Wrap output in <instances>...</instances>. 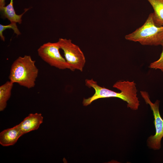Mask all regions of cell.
Masks as SVG:
<instances>
[{"label": "cell", "mask_w": 163, "mask_h": 163, "mask_svg": "<svg viewBox=\"0 0 163 163\" xmlns=\"http://www.w3.org/2000/svg\"><path fill=\"white\" fill-rule=\"evenodd\" d=\"M85 83L87 86L94 90L95 93L90 97L84 98L82 103L84 106L90 105L99 99L112 97L118 98L126 102L127 107L133 110H137L140 105L136 84L134 81L120 80L115 82L113 87L120 90V92L102 87L92 79H86Z\"/></svg>", "instance_id": "1"}, {"label": "cell", "mask_w": 163, "mask_h": 163, "mask_svg": "<svg viewBox=\"0 0 163 163\" xmlns=\"http://www.w3.org/2000/svg\"><path fill=\"white\" fill-rule=\"evenodd\" d=\"M35 62L29 55L19 57L11 66L9 80L28 89L34 87L39 73Z\"/></svg>", "instance_id": "2"}, {"label": "cell", "mask_w": 163, "mask_h": 163, "mask_svg": "<svg viewBox=\"0 0 163 163\" xmlns=\"http://www.w3.org/2000/svg\"><path fill=\"white\" fill-rule=\"evenodd\" d=\"M127 40L138 42L143 45L162 46L163 44V26L155 22L153 13L149 15L144 24L133 32L126 35Z\"/></svg>", "instance_id": "3"}, {"label": "cell", "mask_w": 163, "mask_h": 163, "mask_svg": "<svg viewBox=\"0 0 163 163\" xmlns=\"http://www.w3.org/2000/svg\"><path fill=\"white\" fill-rule=\"evenodd\" d=\"M140 94L146 104L150 106L152 111L155 129V133L148 137L147 141V146L154 150H158L161 147V141L163 137V119L159 111L160 101L157 100L154 103L150 100L148 93L145 91H141Z\"/></svg>", "instance_id": "4"}, {"label": "cell", "mask_w": 163, "mask_h": 163, "mask_svg": "<svg viewBox=\"0 0 163 163\" xmlns=\"http://www.w3.org/2000/svg\"><path fill=\"white\" fill-rule=\"evenodd\" d=\"M63 51L65 58L72 71L77 69L82 72L86 62L84 55L79 47L71 40L60 38L57 42Z\"/></svg>", "instance_id": "5"}, {"label": "cell", "mask_w": 163, "mask_h": 163, "mask_svg": "<svg viewBox=\"0 0 163 163\" xmlns=\"http://www.w3.org/2000/svg\"><path fill=\"white\" fill-rule=\"evenodd\" d=\"M60 49L57 42H49L41 46L37 50V53L40 58L50 66L59 69L70 70V66L60 53Z\"/></svg>", "instance_id": "6"}, {"label": "cell", "mask_w": 163, "mask_h": 163, "mask_svg": "<svg viewBox=\"0 0 163 163\" xmlns=\"http://www.w3.org/2000/svg\"><path fill=\"white\" fill-rule=\"evenodd\" d=\"M41 113H30L19 124L18 126L23 134L37 129L43 122Z\"/></svg>", "instance_id": "7"}, {"label": "cell", "mask_w": 163, "mask_h": 163, "mask_svg": "<svg viewBox=\"0 0 163 163\" xmlns=\"http://www.w3.org/2000/svg\"><path fill=\"white\" fill-rule=\"evenodd\" d=\"M23 135L18 124L5 129L0 133V144L3 146L13 145Z\"/></svg>", "instance_id": "8"}, {"label": "cell", "mask_w": 163, "mask_h": 163, "mask_svg": "<svg viewBox=\"0 0 163 163\" xmlns=\"http://www.w3.org/2000/svg\"><path fill=\"white\" fill-rule=\"evenodd\" d=\"M13 1L11 0L9 3L6 6L0 7V11L3 16L7 18L11 23L21 24L23 15L29 9H25L24 12L21 14H17L14 8Z\"/></svg>", "instance_id": "9"}, {"label": "cell", "mask_w": 163, "mask_h": 163, "mask_svg": "<svg viewBox=\"0 0 163 163\" xmlns=\"http://www.w3.org/2000/svg\"><path fill=\"white\" fill-rule=\"evenodd\" d=\"M14 83L8 81L0 86V111L4 110L6 108L7 102L11 95Z\"/></svg>", "instance_id": "10"}, {"label": "cell", "mask_w": 163, "mask_h": 163, "mask_svg": "<svg viewBox=\"0 0 163 163\" xmlns=\"http://www.w3.org/2000/svg\"><path fill=\"white\" fill-rule=\"evenodd\" d=\"M154 11L153 17L155 23L163 26V0H147Z\"/></svg>", "instance_id": "11"}, {"label": "cell", "mask_w": 163, "mask_h": 163, "mask_svg": "<svg viewBox=\"0 0 163 163\" xmlns=\"http://www.w3.org/2000/svg\"><path fill=\"white\" fill-rule=\"evenodd\" d=\"M8 28L12 29L14 32L17 35H20L21 33L17 26L16 23H11L8 25H3L0 24V37L1 39L3 41H5V37L3 35L4 31Z\"/></svg>", "instance_id": "12"}, {"label": "cell", "mask_w": 163, "mask_h": 163, "mask_svg": "<svg viewBox=\"0 0 163 163\" xmlns=\"http://www.w3.org/2000/svg\"><path fill=\"white\" fill-rule=\"evenodd\" d=\"M163 49L159 58L157 60L151 62L149 67L155 69H159L163 72Z\"/></svg>", "instance_id": "13"}, {"label": "cell", "mask_w": 163, "mask_h": 163, "mask_svg": "<svg viewBox=\"0 0 163 163\" xmlns=\"http://www.w3.org/2000/svg\"><path fill=\"white\" fill-rule=\"evenodd\" d=\"M5 0H0V7L5 6Z\"/></svg>", "instance_id": "14"}]
</instances>
